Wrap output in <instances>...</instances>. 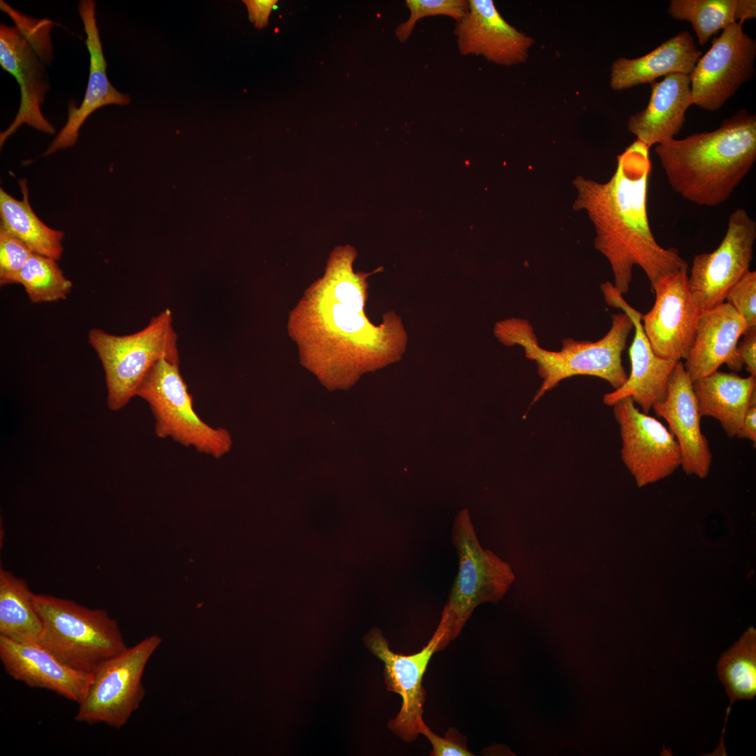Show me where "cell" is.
I'll return each instance as SVG.
<instances>
[{"mask_svg":"<svg viewBox=\"0 0 756 756\" xmlns=\"http://www.w3.org/2000/svg\"><path fill=\"white\" fill-rule=\"evenodd\" d=\"M20 186L22 200L0 189V228L20 239L34 253L59 260L64 233L47 226L35 214L29 202L25 179L20 181Z\"/></svg>","mask_w":756,"mask_h":756,"instance_id":"25","label":"cell"},{"mask_svg":"<svg viewBox=\"0 0 756 756\" xmlns=\"http://www.w3.org/2000/svg\"><path fill=\"white\" fill-rule=\"evenodd\" d=\"M648 150L636 141L617 157L615 173L607 182L582 176L573 181L577 192L573 208L584 210L593 223L594 247L608 261L613 285L622 294L629 290L636 265L644 271L651 288L666 274L688 268L679 251L662 247L651 230Z\"/></svg>","mask_w":756,"mask_h":756,"instance_id":"2","label":"cell"},{"mask_svg":"<svg viewBox=\"0 0 756 756\" xmlns=\"http://www.w3.org/2000/svg\"><path fill=\"white\" fill-rule=\"evenodd\" d=\"M405 5L410 11L408 19L400 24L395 34L401 43H405L412 34L416 22L426 17L444 15L461 20L468 9L467 0H407Z\"/></svg>","mask_w":756,"mask_h":756,"instance_id":"30","label":"cell"},{"mask_svg":"<svg viewBox=\"0 0 756 756\" xmlns=\"http://www.w3.org/2000/svg\"><path fill=\"white\" fill-rule=\"evenodd\" d=\"M671 188L696 205L725 202L756 160V115L739 110L717 129L654 148Z\"/></svg>","mask_w":756,"mask_h":756,"instance_id":"3","label":"cell"},{"mask_svg":"<svg viewBox=\"0 0 756 756\" xmlns=\"http://www.w3.org/2000/svg\"><path fill=\"white\" fill-rule=\"evenodd\" d=\"M701 54L690 34L680 31L640 57L615 60L611 66L610 87L622 90L650 83L660 76L690 75Z\"/></svg>","mask_w":756,"mask_h":756,"instance_id":"23","label":"cell"},{"mask_svg":"<svg viewBox=\"0 0 756 756\" xmlns=\"http://www.w3.org/2000/svg\"><path fill=\"white\" fill-rule=\"evenodd\" d=\"M0 659L13 679L31 687L50 690L77 704L90 677L63 664L38 643H18L0 636Z\"/></svg>","mask_w":756,"mask_h":756,"instance_id":"21","label":"cell"},{"mask_svg":"<svg viewBox=\"0 0 756 756\" xmlns=\"http://www.w3.org/2000/svg\"><path fill=\"white\" fill-rule=\"evenodd\" d=\"M162 639L148 636L111 657L90 674L75 716L78 722L104 723L120 729L145 696L142 677Z\"/></svg>","mask_w":756,"mask_h":756,"instance_id":"10","label":"cell"},{"mask_svg":"<svg viewBox=\"0 0 756 756\" xmlns=\"http://www.w3.org/2000/svg\"><path fill=\"white\" fill-rule=\"evenodd\" d=\"M755 240L756 222L746 210L736 209L718 248L694 256L687 281L702 312L724 302L729 289L750 270Z\"/></svg>","mask_w":756,"mask_h":756,"instance_id":"12","label":"cell"},{"mask_svg":"<svg viewBox=\"0 0 756 756\" xmlns=\"http://www.w3.org/2000/svg\"><path fill=\"white\" fill-rule=\"evenodd\" d=\"M34 601L42 622L38 643L75 671L90 674L127 648L118 622L103 609L44 594H34Z\"/></svg>","mask_w":756,"mask_h":756,"instance_id":"5","label":"cell"},{"mask_svg":"<svg viewBox=\"0 0 756 756\" xmlns=\"http://www.w3.org/2000/svg\"><path fill=\"white\" fill-rule=\"evenodd\" d=\"M717 671L729 698L721 742L731 708L736 701L752 700L756 695V631L749 628L717 664Z\"/></svg>","mask_w":756,"mask_h":756,"instance_id":"27","label":"cell"},{"mask_svg":"<svg viewBox=\"0 0 756 756\" xmlns=\"http://www.w3.org/2000/svg\"><path fill=\"white\" fill-rule=\"evenodd\" d=\"M756 17L755 0H736L735 18L737 22L743 24L745 20Z\"/></svg>","mask_w":756,"mask_h":756,"instance_id":"37","label":"cell"},{"mask_svg":"<svg viewBox=\"0 0 756 756\" xmlns=\"http://www.w3.org/2000/svg\"><path fill=\"white\" fill-rule=\"evenodd\" d=\"M135 396L149 405L158 438H170L215 458L230 451L232 440L229 431L209 426L196 413L178 364L166 359L158 361L138 386Z\"/></svg>","mask_w":756,"mask_h":756,"instance_id":"7","label":"cell"},{"mask_svg":"<svg viewBox=\"0 0 756 756\" xmlns=\"http://www.w3.org/2000/svg\"><path fill=\"white\" fill-rule=\"evenodd\" d=\"M742 335L737 351L747 372L756 377V327L747 328Z\"/></svg>","mask_w":756,"mask_h":756,"instance_id":"34","label":"cell"},{"mask_svg":"<svg viewBox=\"0 0 756 756\" xmlns=\"http://www.w3.org/2000/svg\"><path fill=\"white\" fill-rule=\"evenodd\" d=\"M736 4V0H671L668 13L675 20L690 22L699 44L704 45L718 31L737 22Z\"/></svg>","mask_w":756,"mask_h":756,"instance_id":"28","label":"cell"},{"mask_svg":"<svg viewBox=\"0 0 756 756\" xmlns=\"http://www.w3.org/2000/svg\"><path fill=\"white\" fill-rule=\"evenodd\" d=\"M652 409L668 423L682 454L681 466L685 473L700 477L708 475L712 454L708 440L700 428L701 415L692 382L683 363H676L668 381L666 396Z\"/></svg>","mask_w":756,"mask_h":756,"instance_id":"18","label":"cell"},{"mask_svg":"<svg viewBox=\"0 0 756 756\" xmlns=\"http://www.w3.org/2000/svg\"><path fill=\"white\" fill-rule=\"evenodd\" d=\"M468 9L456 22L454 35L462 55H482L500 65L524 62L531 37L507 23L491 0H468Z\"/></svg>","mask_w":756,"mask_h":756,"instance_id":"17","label":"cell"},{"mask_svg":"<svg viewBox=\"0 0 756 756\" xmlns=\"http://www.w3.org/2000/svg\"><path fill=\"white\" fill-rule=\"evenodd\" d=\"M56 260L33 253L19 273L15 284H21L33 303L64 300L72 283L64 274Z\"/></svg>","mask_w":756,"mask_h":756,"instance_id":"29","label":"cell"},{"mask_svg":"<svg viewBox=\"0 0 756 756\" xmlns=\"http://www.w3.org/2000/svg\"><path fill=\"white\" fill-rule=\"evenodd\" d=\"M365 643L377 657L384 663V677L388 691L400 695L401 709L388 722V727L405 742L414 741L424 722L423 706L426 691L422 679L432 655L443 650L451 638L445 619L442 616L432 638L423 649L411 655L393 652L388 640L377 628L371 629L364 638Z\"/></svg>","mask_w":756,"mask_h":756,"instance_id":"11","label":"cell"},{"mask_svg":"<svg viewBox=\"0 0 756 756\" xmlns=\"http://www.w3.org/2000/svg\"><path fill=\"white\" fill-rule=\"evenodd\" d=\"M741 22L722 29L690 74L694 104L716 111L748 81L755 71L756 42Z\"/></svg>","mask_w":756,"mask_h":756,"instance_id":"13","label":"cell"},{"mask_svg":"<svg viewBox=\"0 0 756 756\" xmlns=\"http://www.w3.org/2000/svg\"><path fill=\"white\" fill-rule=\"evenodd\" d=\"M14 22L15 27L0 25V64L15 78L21 100L13 121L0 134L1 146L24 123L46 134L55 132L41 108L50 89L44 65L53 57L50 31L34 19H17Z\"/></svg>","mask_w":756,"mask_h":756,"instance_id":"9","label":"cell"},{"mask_svg":"<svg viewBox=\"0 0 756 756\" xmlns=\"http://www.w3.org/2000/svg\"><path fill=\"white\" fill-rule=\"evenodd\" d=\"M612 407L620 426L622 459L639 486L664 478L681 466L680 446L660 421L640 412L630 397Z\"/></svg>","mask_w":756,"mask_h":756,"instance_id":"14","label":"cell"},{"mask_svg":"<svg viewBox=\"0 0 756 756\" xmlns=\"http://www.w3.org/2000/svg\"><path fill=\"white\" fill-rule=\"evenodd\" d=\"M724 302L745 320L748 328L756 327V272L748 270L729 289Z\"/></svg>","mask_w":756,"mask_h":756,"instance_id":"32","label":"cell"},{"mask_svg":"<svg viewBox=\"0 0 756 756\" xmlns=\"http://www.w3.org/2000/svg\"><path fill=\"white\" fill-rule=\"evenodd\" d=\"M687 270L662 277L652 288L655 301L641 321L654 353L662 358L686 359L702 312L688 286Z\"/></svg>","mask_w":756,"mask_h":756,"instance_id":"15","label":"cell"},{"mask_svg":"<svg viewBox=\"0 0 756 756\" xmlns=\"http://www.w3.org/2000/svg\"><path fill=\"white\" fill-rule=\"evenodd\" d=\"M692 386L701 416L716 419L729 438L735 437L748 409L756 405V377L718 370Z\"/></svg>","mask_w":756,"mask_h":756,"instance_id":"24","label":"cell"},{"mask_svg":"<svg viewBox=\"0 0 756 756\" xmlns=\"http://www.w3.org/2000/svg\"><path fill=\"white\" fill-rule=\"evenodd\" d=\"M356 256L351 246L336 247L323 276L290 314L288 332L301 363L329 389L346 388L363 373L398 360L407 345L406 331L395 313L385 314L379 326L366 316L367 278L382 267L355 272Z\"/></svg>","mask_w":756,"mask_h":756,"instance_id":"1","label":"cell"},{"mask_svg":"<svg viewBox=\"0 0 756 756\" xmlns=\"http://www.w3.org/2000/svg\"><path fill=\"white\" fill-rule=\"evenodd\" d=\"M650 84L647 107L632 115L627 124L636 141L648 148L674 139L683 127L687 109L694 104L690 75L673 74Z\"/></svg>","mask_w":756,"mask_h":756,"instance_id":"22","label":"cell"},{"mask_svg":"<svg viewBox=\"0 0 756 756\" xmlns=\"http://www.w3.org/2000/svg\"><path fill=\"white\" fill-rule=\"evenodd\" d=\"M747 328L745 320L725 302L703 311L692 346L683 363L691 381L714 373L723 364L735 372L740 371L743 364L737 345Z\"/></svg>","mask_w":756,"mask_h":756,"instance_id":"20","label":"cell"},{"mask_svg":"<svg viewBox=\"0 0 756 756\" xmlns=\"http://www.w3.org/2000/svg\"><path fill=\"white\" fill-rule=\"evenodd\" d=\"M756 405H752L748 409L741 426L736 434L739 438H746L754 443L756 442Z\"/></svg>","mask_w":756,"mask_h":756,"instance_id":"36","label":"cell"},{"mask_svg":"<svg viewBox=\"0 0 756 756\" xmlns=\"http://www.w3.org/2000/svg\"><path fill=\"white\" fill-rule=\"evenodd\" d=\"M26 581L0 568V636L18 643H38L42 622Z\"/></svg>","mask_w":756,"mask_h":756,"instance_id":"26","label":"cell"},{"mask_svg":"<svg viewBox=\"0 0 756 756\" xmlns=\"http://www.w3.org/2000/svg\"><path fill=\"white\" fill-rule=\"evenodd\" d=\"M88 342L102 363L107 405L113 411L122 409L135 396L138 386L158 361L166 359L179 363L177 335L169 309L152 318L144 328L130 335H115L92 328Z\"/></svg>","mask_w":756,"mask_h":756,"instance_id":"6","label":"cell"},{"mask_svg":"<svg viewBox=\"0 0 756 756\" xmlns=\"http://www.w3.org/2000/svg\"><path fill=\"white\" fill-rule=\"evenodd\" d=\"M95 7L96 3L93 0H82L78 4V13L86 34L85 44L90 54V74L85 94L79 107L70 101L67 121L44 152L46 156L73 146L78 140L80 128L98 108L106 105L123 106L130 103V96L118 91L107 77L108 64L97 24Z\"/></svg>","mask_w":756,"mask_h":756,"instance_id":"19","label":"cell"},{"mask_svg":"<svg viewBox=\"0 0 756 756\" xmlns=\"http://www.w3.org/2000/svg\"><path fill=\"white\" fill-rule=\"evenodd\" d=\"M451 540L458 557V572L442 612L451 640L477 606L498 602L515 579L507 562L481 546L467 509L454 521Z\"/></svg>","mask_w":756,"mask_h":756,"instance_id":"8","label":"cell"},{"mask_svg":"<svg viewBox=\"0 0 756 756\" xmlns=\"http://www.w3.org/2000/svg\"><path fill=\"white\" fill-rule=\"evenodd\" d=\"M600 287L606 302L622 309L631 318L635 330L629 352L630 374L620 387L606 393L603 401L613 406L630 397L643 412L648 414L655 403L665 398L668 378L678 361L662 358L654 353L643 328L642 314L626 302L611 282L602 283Z\"/></svg>","mask_w":756,"mask_h":756,"instance_id":"16","label":"cell"},{"mask_svg":"<svg viewBox=\"0 0 756 756\" xmlns=\"http://www.w3.org/2000/svg\"><path fill=\"white\" fill-rule=\"evenodd\" d=\"M633 329V323L625 313L612 314L611 327L602 338L593 342L567 337L562 340L559 351L542 347L533 326L525 318L499 321L493 332L503 344L523 348L526 358L536 363L542 382L533 405L561 381L575 376L596 377L608 382L614 390L620 387L628 377L622 354Z\"/></svg>","mask_w":756,"mask_h":756,"instance_id":"4","label":"cell"},{"mask_svg":"<svg viewBox=\"0 0 756 756\" xmlns=\"http://www.w3.org/2000/svg\"><path fill=\"white\" fill-rule=\"evenodd\" d=\"M248 17L255 27L262 29L268 24L269 17L277 0H244Z\"/></svg>","mask_w":756,"mask_h":756,"instance_id":"35","label":"cell"},{"mask_svg":"<svg viewBox=\"0 0 756 756\" xmlns=\"http://www.w3.org/2000/svg\"><path fill=\"white\" fill-rule=\"evenodd\" d=\"M419 734L425 736L433 746L431 756H471L465 746L464 737L454 728H450L445 737L442 738L433 733L424 722L419 727Z\"/></svg>","mask_w":756,"mask_h":756,"instance_id":"33","label":"cell"},{"mask_svg":"<svg viewBox=\"0 0 756 756\" xmlns=\"http://www.w3.org/2000/svg\"><path fill=\"white\" fill-rule=\"evenodd\" d=\"M34 252L20 239L0 228V284H15Z\"/></svg>","mask_w":756,"mask_h":756,"instance_id":"31","label":"cell"}]
</instances>
